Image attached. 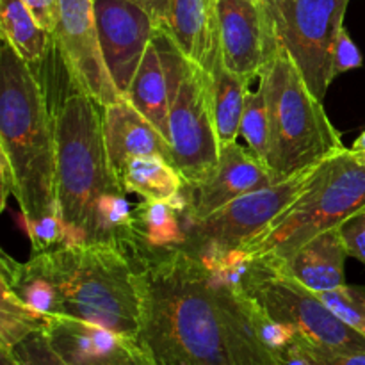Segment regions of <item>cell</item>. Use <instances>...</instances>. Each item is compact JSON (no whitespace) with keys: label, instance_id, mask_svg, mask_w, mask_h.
<instances>
[{"label":"cell","instance_id":"cell-1","mask_svg":"<svg viewBox=\"0 0 365 365\" xmlns=\"http://www.w3.org/2000/svg\"><path fill=\"white\" fill-rule=\"evenodd\" d=\"M138 342L152 365H278L262 344L252 302L180 248L135 250Z\"/></svg>","mask_w":365,"mask_h":365},{"label":"cell","instance_id":"cell-2","mask_svg":"<svg viewBox=\"0 0 365 365\" xmlns=\"http://www.w3.org/2000/svg\"><path fill=\"white\" fill-rule=\"evenodd\" d=\"M57 203L71 245H130L132 212L110 166L102 106L71 86L53 113Z\"/></svg>","mask_w":365,"mask_h":365},{"label":"cell","instance_id":"cell-3","mask_svg":"<svg viewBox=\"0 0 365 365\" xmlns=\"http://www.w3.org/2000/svg\"><path fill=\"white\" fill-rule=\"evenodd\" d=\"M0 153L13 170L21 223L61 212L53 114L38 73L6 39L0 46Z\"/></svg>","mask_w":365,"mask_h":365},{"label":"cell","instance_id":"cell-4","mask_svg":"<svg viewBox=\"0 0 365 365\" xmlns=\"http://www.w3.org/2000/svg\"><path fill=\"white\" fill-rule=\"evenodd\" d=\"M41 260L68 319L138 341L141 289L130 257L114 245H68L32 253Z\"/></svg>","mask_w":365,"mask_h":365},{"label":"cell","instance_id":"cell-5","mask_svg":"<svg viewBox=\"0 0 365 365\" xmlns=\"http://www.w3.org/2000/svg\"><path fill=\"white\" fill-rule=\"evenodd\" d=\"M259 86L269 114L266 164L274 182L310 170L346 148L323 102L314 96L282 45L264 66Z\"/></svg>","mask_w":365,"mask_h":365},{"label":"cell","instance_id":"cell-6","mask_svg":"<svg viewBox=\"0 0 365 365\" xmlns=\"http://www.w3.org/2000/svg\"><path fill=\"white\" fill-rule=\"evenodd\" d=\"M364 210L365 163L344 148L317 166L303 195L242 252L284 262L314 235L341 227Z\"/></svg>","mask_w":365,"mask_h":365},{"label":"cell","instance_id":"cell-7","mask_svg":"<svg viewBox=\"0 0 365 365\" xmlns=\"http://www.w3.org/2000/svg\"><path fill=\"white\" fill-rule=\"evenodd\" d=\"M170 84V146L173 166L187 185H198L220 164L221 145L212 109L210 73L189 61L166 27L153 36Z\"/></svg>","mask_w":365,"mask_h":365},{"label":"cell","instance_id":"cell-8","mask_svg":"<svg viewBox=\"0 0 365 365\" xmlns=\"http://www.w3.org/2000/svg\"><path fill=\"white\" fill-rule=\"evenodd\" d=\"M237 291L269 317L296 328L310 342L334 351H365L364 335L339 319L317 292L307 289L267 259L252 257Z\"/></svg>","mask_w":365,"mask_h":365},{"label":"cell","instance_id":"cell-9","mask_svg":"<svg viewBox=\"0 0 365 365\" xmlns=\"http://www.w3.org/2000/svg\"><path fill=\"white\" fill-rule=\"evenodd\" d=\"M317 166L287 180L248 192L205 220L187 223L184 241L177 248L205 266L228 253L246 248L303 195L312 182Z\"/></svg>","mask_w":365,"mask_h":365},{"label":"cell","instance_id":"cell-10","mask_svg":"<svg viewBox=\"0 0 365 365\" xmlns=\"http://www.w3.org/2000/svg\"><path fill=\"white\" fill-rule=\"evenodd\" d=\"M349 0H260L274 43L284 46L307 86L324 102L335 38L344 27Z\"/></svg>","mask_w":365,"mask_h":365},{"label":"cell","instance_id":"cell-11","mask_svg":"<svg viewBox=\"0 0 365 365\" xmlns=\"http://www.w3.org/2000/svg\"><path fill=\"white\" fill-rule=\"evenodd\" d=\"M56 46L73 88L91 96L102 107L118 102V93L98 41L95 0H59Z\"/></svg>","mask_w":365,"mask_h":365},{"label":"cell","instance_id":"cell-12","mask_svg":"<svg viewBox=\"0 0 365 365\" xmlns=\"http://www.w3.org/2000/svg\"><path fill=\"white\" fill-rule=\"evenodd\" d=\"M95 20L103 63L125 98L159 24L132 0H95Z\"/></svg>","mask_w":365,"mask_h":365},{"label":"cell","instance_id":"cell-13","mask_svg":"<svg viewBox=\"0 0 365 365\" xmlns=\"http://www.w3.org/2000/svg\"><path fill=\"white\" fill-rule=\"evenodd\" d=\"M273 184L277 182L267 164L248 146L239 145L237 141L221 146L220 164L214 173L198 185L191 187L185 184V225L205 220L234 200Z\"/></svg>","mask_w":365,"mask_h":365},{"label":"cell","instance_id":"cell-14","mask_svg":"<svg viewBox=\"0 0 365 365\" xmlns=\"http://www.w3.org/2000/svg\"><path fill=\"white\" fill-rule=\"evenodd\" d=\"M221 56L228 70L253 81L260 77L278 45L271 38L260 2L217 0Z\"/></svg>","mask_w":365,"mask_h":365},{"label":"cell","instance_id":"cell-15","mask_svg":"<svg viewBox=\"0 0 365 365\" xmlns=\"http://www.w3.org/2000/svg\"><path fill=\"white\" fill-rule=\"evenodd\" d=\"M102 116L107 153L118 178L134 157L159 155L173 164L170 141L127 98L102 107Z\"/></svg>","mask_w":365,"mask_h":365},{"label":"cell","instance_id":"cell-16","mask_svg":"<svg viewBox=\"0 0 365 365\" xmlns=\"http://www.w3.org/2000/svg\"><path fill=\"white\" fill-rule=\"evenodd\" d=\"M348 257L349 253L342 239L341 227H334L314 235L284 262L267 260L307 289L319 294L346 284L344 264Z\"/></svg>","mask_w":365,"mask_h":365},{"label":"cell","instance_id":"cell-17","mask_svg":"<svg viewBox=\"0 0 365 365\" xmlns=\"http://www.w3.org/2000/svg\"><path fill=\"white\" fill-rule=\"evenodd\" d=\"M166 31L189 61L212 70L221 56L217 0H171Z\"/></svg>","mask_w":365,"mask_h":365},{"label":"cell","instance_id":"cell-18","mask_svg":"<svg viewBox=\"0 0 365 365\" xmlns=\"http://www.w3.org/2000/svg\"><path fill=\"white\" fill-rule=\"evenodd\" d=\"M53 349L66 362L71 360H100L109 359L125 351L132 346L134 339H127L120 334L98 327V324L84 323V321L61 317L52 324L48 331Z\"/></svg>","mask_w":365,"mask_h":365},{"label":"cell","instance_id":"cell-19","mask_svg":"<svg viewBox=\"0 0 365 365\" xmlns=\"http://www.w3.org/2000/svg\"><path fill=\"white\" fill-rule=\"evenodd\" d=\"M125 98L170 141V84L157 43H150Z\"/></svg>","mask_w":365,"mask_h":365},{"label":"cell","instance_id":"cell-20","mask_svg":"<svg viewBox=\"0 0 365 365\" xmlns=\"http://www.w3.org/2000/svg\"><path fill=\"white\" fill-rule=\"evenodd\" d=\"M185 235V220L173 202L143 200L132 212V239L125 253L135 250H164L180 246Z\"/></svg>","mask_w":365,"mask_h":365},{"label":"cell","instance_id":"cell-21","mask_svg":"<svg viewBox=\"0 0 365 365\" xmlns=\"http://www.w3.org/2000/svg\"><path fill=\"white\" fill-rule=\"evenodd\" d=\"M0 32L18 56L38 73L39 64L56 46L53 34L34 20L24 0H0Z\"/></svg>","mask_w":365,"mask_h":365},{"label":"cell","instance_id":"cell-22","mask_svg":"<svg viewBox=\"0 0 365 365\" xmlns=\"http://www.w3.org/2000/svg\"><path fill=\"white\" fill-rule=\"evenodd\" d=\"M210 73L212 86V109L216 118L217 138L220 145L235 143L241 130L242 110H245L246 95H248L250 78L234 73L225 64L223 56L217 57Z\"/></svg>","mask_w":365,"mask_h":365},{"label":"cell","instance_id":"cell-23","mask_svg":"<svg viewBox=\"0 0 365 365\" xmlns=\"http://www.w3.org/2000/svg\"><path fill=\"white\" fill-rule=\"evenodd\" d=\"M127 192L139 195L148 202H173L185 189L177 168L159 155L134 157L128 160L120 177Z\"/></svg>","mask_w":365,"mask_h":365},{"label":"cell","instance_id":"cell-24","mask_svg":"<svg viewBox=\"0 0 365 365\" xmlns=\"http://www.w3.org/2000/svg\"><path fill=\"white\" fill-rule=\"evenodd\" d=\"M56 323L0 287V348H14L32 334H46Z\"/></svg>","mask_w":365,"mask_h":365},{"label":"cell","instance_id":"cell-25","mask_svg":"<svg viewBox=\"0 0 365 365\" xmlns=\"http://www.w3.org/2000/svg\"><path fill=\"white\" fill-rule=\"evenodd\" d=\"M239 135L245 139L246 146L266 163L267 145H269V114H267L266 95L260 86L255 93L246 95Z\"/></svg>","mask_w":365,"mask_h":365},{"label":"cell","instance_id":"cell-26","mask_svg":"<svg viewBox=\"0 0 365 365\" xmlns=\"http://www.w3.org/2000/svg\"><path fill=\"white\" fill-rule=\"evenodd\" d=\"M319 298L339 319L365 337V287L344 284L334 291L319 292Z\"/></svg>","mask_w":365,"mask_h":365},{"label":"cell","instance_id":"cell-27","mask_svg":"<svg viewBox=\"0 0 365 365\" xmlns=\"http://www.w3.org/2000/svg\"><path fill=\"white\" fill-rule=\"evenodd\" d=\"M24 228L27 232L29 239H31L32 253L71 245L68 227L61 212L48 214V216L32 221V223H24Z\"/></svg>","mask_w":365,"mask_h":365},{"label":"cell","instance_id":"cell-28","mask_svg":"<svg viewBox=\"0 0 365 365\" xmlns=\"http://www.w3.org/2000/svg\"><path fill=\"white\" fill-rule=\"evenodd\" d=\"M11 353L20 365H70L53 349L46 334H32L18 342Z\"/></svg>","mask_w":365,"mask_h":365},{"label":"cell","instance_id":"cell-29","mask_svg":"<svg viewBox=\"0 0 365 365\" xmlns=\"http://www.w3.org/2000/svg\"><path fill=\"white\" fill-rule=\"evenodd\" d=\"M362 63L364 59L359 46L351 39L348 29L342 27L335 38L334 52H331V75H334V78H337L339 75L346 73V71L360 68Z\"/></svg>","mask_w":365,"mask_h":365},{"label":"cell","instance_id":"cell-30","mask_svg":"<svg viewBox=\"0 0 365 365\" xmlns=\"http://www.w3.org/2000/svg\"><path fill=\"white\" fill-rule=\"evenodd\" d=\"M298 339L312 365H365V351H334V349H328L324 346L316 344V342H310L309 339L302 337L299 334Z\"/></svg>","mask_w":365,"mask_h":365},{"label":"cell","instance_id":"cell-31","mask_svg":"<svg viewBox=\"0 0 365 365\" xmlns=\"http://www.w3.org/2000/svg\"><path fill=\"white\" fill-rule=\"evenodd\" d=\"M341 234L349 257H355L365 266V210L344 221L341 225Z\"/></svg>","mask_w":365,"mask_h":365},{"label":"cell","instance_id":"cell-32","mask_svg":"<svg viewBox=\"0 0 365 365\" xmlns=\"http://www.w3.org/2000/svg\"><path fill=\"white\" fill-rule=\"evenodd\" d=\"M70 365H152L146 353L139 346V342H134L128 346L125 351L118 353V355L109 356V359H100V360H71L68 362Z\"/></svg>","mask_w":365,"mask_h":365},{"label":"cell","instance_id":"cell-33","mask_svg":"<svg viewBox=\"0 0 365 365\" xmlns=\"http://www.w3.org/2000/svg\"><path fill=\"white\" fill-rule=\"evenodd\" d=\"M41 29L56 34L57 18H59V0H24Z\"/></svg>","mask_w":365,"mask_h":365},{"label":"cell","instance_id":"cell-34","mask_svg":"<svg viewBox=\"0 0 365 365\" xmlns=\"http://www.w3.org/2000/svg\"><path fill=\"white\" fill-rule=\"evenodd\" d=\"M0 198H2V209H6L7 198L11 195H14V175L13 170H11V164L7 160L6 155L0 153Z\"/></svg>","mask_w":365,"mask_h":365},{"label":"cell","instance_id":"cell-35","mask_svg":"<svg viewBox=\"0 0 365 365\" xmlns=\"http://www.w3.org/2000/svg\"><path fill=\"white\" fill-rule=\"evenodd\" d=\"M132 2L139 4L145 7L150 14L157 20V24L166 27L168 20H170V9H171V0H132Z\"/></svg>","mask_w":365,"mask_h":365},{"label":"cell","instance_id":"cell-36","mask_svg":"<svg viewBox=\"0 0 365 365\" xmlns=\"http://www.w3.org/2000/svg\"><path fill=\"white\" fill-rule=\"evenodd\" d=\"M351 152H353V155L356 157V159L365 163V130L362 132V134H360V138L356 139L355 143H353Z\"/></svg>","mask_w":365,"mask_h":365},{"label":"cell","instance_id":"cell-37","mask_svg":"<svg viewBox=\"0 0 365 365\" xmlns=\"http://www.w3.org/2000/svg\"><path fill=\"white\" fill-rule=\"evenodd\" d=\"M0 365H20L14 355L11 353V349L0 348Z\"/></svg>","mask_w":365,"mask_h":365},{"label":"cell","instance_id":"cell-38","mask_svg":"<svg viewBox=\"0 0 365 365\" xmlns=\"http://www.w3.org/2000/svg\"><path fill=\"white\" fill-rule=\"evenodd\" d=\"M255 2H260V0H255Z\"/></svg>","mask_w":365,"mask_h":365}]
</instances>
